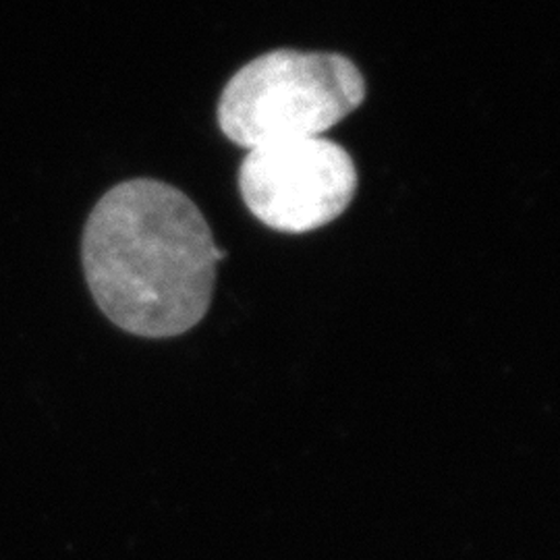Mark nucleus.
<instances>
[{
  "label": "nucleus",
  "mask_w": 560,
  "mask_h": 560,
  "mask_svg": "<svg viewBox=\"0 0 560 560\" xmlns=\"http://www.w3.org/2000/svg\"><path fill=\"white\" fill-rule=\"evenodd\" d=\"M221 260L200 208L162 180L115 185L83 226L92 298L117 328L143 339L179 337L203 320Z\"/></svg>",
  "instance_id": "obj_1"
},
{
  "label": "nucleus",
  "mask_w": 560,
  "mask_h": 560,
  "mask_svg": "<svg viewBox=\"0 0 560 560\" xmlns=\"http://www.w3.org/2000/svg\"><path fill=\"white\" fill-rule=\"evenodd\" d=\"M365 101V80L337 52L272 50L249 60L219 101L221 131L241 148L322 138Z\"/></svg>",
  "instance_id": "obj_2"
},
{
  "label": "nucleus",
  "mask_w": 560,
  "mask_h": 560,
  "mask_svg": "<svg viewBox=\"0 0 560 560\" xmlns=\"http://www.w3.org/2000/svg\"><path fill=\"white\" fill-rule=\"evenodd\" d=\"M358 168L326 138L264 143L241 162V198L266 226L301 235L337 221L358 191Z\"/></svg>",
  "instance_id": "obj_3"
}]
</instances>
